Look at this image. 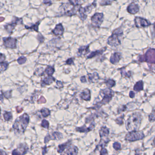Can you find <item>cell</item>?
<instances>
[{"mask_svg":"<svg viewBox=\"0 0 155 155\" xmlns=\"http://www.w3.org/2000/svg\"><path fill=\"white\" fill-rule=\"evenodd\" d=\"M142 120V116L139 112H135L131 114L126 121L127 130L130 131L138 130L139 128Z\"/></svg>","mask_w":155,"mask_h":155,"instance_id":"2","label":"cell"},{"mask_svg":"<svg viewBox=\"0 0 155 155\" xmlns=\"http://www.w3.org/2000/svg\"><path fill=\"white\" fill-rule=\"evenodd\" d=\"M3 117L4 119L6 121H9L12 118V113L11 112H6L3 114Z\"/></svg>","mask_w":155,"mask_h":155,"instance_id":"30","label":"cell"},{"mask_svg":"<svg viewBox=\"0 0 155 155\" xmlns=\"http://www.w3.org/2000/svg\"><path fill=\"white\" fill-rule=\"evenodd\" d=\"M34 74L36 76H42L44 74V72H43L42 69H41V68L37 69L35 70Z\"/></svg>","mask_w":155,"mask_h":155,"instance_id":"35","label":"cell"},{"mask_svg":"<svg viewBox=\"0 0 155 155\" xmlns=\"http://www.w3.org/2000/svg\"><path fill=\"white\" fill-rule=\"evenodd\" d=\"M40 112L41 114V115L43 117H46L49 116L51 114L50 111L46 108H43L40 111Z\"/></svg>","mask_w":155,"mask_h":155,"instance_id":"27","label":"cell"},{"mask_svg":"<svg viewBox=\"0 0 155 155\" xmlns=\"http://www.w3.org/2000/svg\"><path fill=\"white\" fill-rule=\"evenodd\" d=\"M90 52L89 50V45L82 46L79 47L78 52V56H84Z\"/></svg>","mask_w":155,"mask_h":155,"instance_id":"19","label":"cell"},{"mask_svg":"<svg viewBox=\"0 0 155 155\" xmlns=\"http://www.w3.org/2000/svg\"><path fill=\"white\" fill-rule=\"evenodd\" d=\"M78 152V147L70 143L66 148L63 152L61 153L60 155H77Z\"/></svg>","mask_w":155,"mask_h":155,"instance_id":"11","label":"cell"},{"mask_svg":"<svg viewBox=\"0 0 155 155\" xmlns=\"http://www.w3.org/2000/svg\"><path fill=\"white\" fill-rule=\"evenodd\" d=\"M103 13H96L91 18L92 25L95 27H100L103 21Z\"/></svg>","mask_w":155,"mask_h":155,"instance_id":"9","label":"cell"},{"mask_svg":"<svg viewBox=\"0 0 155 155\" xmlns=\"http://www.w3.org/2000/svg\"><path fill=\"white\" fill-rule=\"evenodd\" d=\"M62 138V134L60 132H55L51 134H48L45 138L44 140L45 143H46L48 142L51 140H60Z\"/></svg>","mask_w":155,"mask_h":155,"instance_id":"13","label":"cell"},{"mask_svg":"<svg viewBox=\"0 0 155 155\" xmlns=\"http://www.w3.org/2000/svg\"><path fill=\"white\" fill-rule=\"evenodd\" d=\"M38 103H43V102H46V100L44 98V97H43V96H42L41 97V98L40 99V100H38Z\"/></svg>","mask_w":155,"mask_h":155,"instance_id":"46","label":"cell"},{"mask_svg":"<svg viewBox=\"0 0 155 155\" xmlns=\"http://www.w3.org/2000/svg\"><path fill=\"white\" fill-rule=\"evenodd\" d=\"M64 29L62 24L59 23L56 25L55 28L52 31L53 34L55 35H61L63 34Z\"/></svg>","mask_w":155,"mask_h":155,"instance_id":"15","label":"cell"},{"mask_svg":"<svg viewBox=\"0 0 155 155\" xmlns=\"http://www.w3.org/2000/svg\"><path fill=\"white\" fill-rule=\"evenodd\" d=\"M113 1L111 0H102L101 3L100 5L101 6H105V5H110L112 2Z\"/></svg>","mask_w":155,"mask_h":155,"instance_id":"38","label":"cell"},{"mask_svg":"<svg viewBox=\"0 0 155 155\" xmlns=\"http://www.w3.org/2000/svg\"><path fill=\"white\" fill-rule=\"evenodd\" d=\"M100 136L101 138H105L108 136L109 134V129L105 127H103L101 128L99 131Z\"/></svg>","mask_w":155,"mask_h":155,"instance_id":"23","label":"cell"},{"mask_svg":"<svg viewBox=\"0 0 155 155\" xmlns=\"http://www.w3.org/2000/svg\"><path fill=\"white\" fill-rule=\"evenodd\" d=\"M9 64L7 61L0 62V72L5 71L7 69Z\"/></svg>","mask_w":155,"mask_h":155,"instance_id":"29","label":"cell"},{"mask_svg":"<svg viewBox=\"0 0 155 155\" xmlns=\"http://www.w3.org/2000/svg\"><path fill=\"white\" fill-rule=\"evenodd\" d=\"M4 46L7 48L14 49L17 47V40L11 37L3 38Z\"/></svg>","mask_w":155,"mask_h":155,"instance_id":"10","label":"cell"},{"mask_svg":"<svg viewBox=\"0 0 155 155\" xmlns=\"http://www.w3.org/2000/svg\"><path fill=\"white\" fill-rule=\"evenodd\" d=\"M80 97L86 101H89L91 100V92L87 88L85 89L80 94Z\"/></svg>","mask_w":155,"mask_h":155,"instance_id":"17","label":"cell"},{"mask_svg":"<svg viewBox=\"0 0 155 155\" xmlns=\"http://www.w3.org/2000/svg\"><path fill=\"white\" fill-rule=\"evenodd\" d=\"M153 143H154V146H155V139H154V141H153Z\"/></svg>","mask_w":155,"mask_h":155,"instance_id":"50","label":"cell"},{"mask_svg":"<svg viewBox=\"0 0 155 155\" xmlns=\"http://www.w3.org/2000/svg\"><path fill=\"white\" fill-rule=\"evenodd\" d=\"M18 24H22V19L13 17L12 22L5 25L4 26V28L8 33L11 34Z\"/></svg>","mask_w":155,"mask_h":155,"instance_id":"8","label":"cell"},{"mask_svg":"<svg viewBox=\"0 0 155 155\" xmlns=\"http://www.w3.org/2000/svg\"><path fill=\"white\" fill-rule=\"evenodd\" d=\"M88 79L90 83H94L98 81L99 79V76L97 72H94L93 73H88Z\"/></svg>","mask_w":155,"mask_h":155,"instance_id":"21","label":"cell"},{"mask_svg":"<svg viewBox=\"0 0 155 155\" xmlns=\"http://www.w3.org/2000/svg\"><path fill=\"white\" fill-rule=\"evenodd\" d=\"M116 122L118 124H120V122H121V124L123 123V118L122 116L119 117L117 119V121H116Z\"/></svg>","mask_w":155,"mask_h":155,"instance_id":"44","label":"cell"},{"mask_svg":"<svg viewBox=\"0 0 155 155\" xmlns=\"http://www.w3.org/2000/svg\"><path fill=\"white\" fill-rule=\"evenodd\" d=\"M149 120L151 122L155 121V112L153 111L152 113L149 116Z\"/></svg>","mask_w":155,"mask_h":155,"instance_id":"36","label":"cell"},{"mask_svg":"<svg viewBox=\"0 0 155 155\" xmlns=\"http://www.w3.org/2000/svg\"><path fill=\"white\" fill-rule=\"evenodd\" d=\"M108 152L106 149L105 148H102L100 152V155H107Z\"/></svg>","mask_w":155,"mask_h":155,"instance_id":"40","label":"cell"},{"mask_svg":"<svg viewBox=\"0 0 155 155\" xmlns=\"http://www.w3.org/2000/svg\"><path fill=\"white\" fill-rule=\"evenodd\" d=\"M113 147L116 150H119L121 149V144L119 143L116 142L113 144Z\"/></svg>","mask_w":155,"mask_h":155,"instance_id":"37","label":"cell"},{"mask_svg":"<svg viewBox=\"0 0 155 155\" xmlns=\"http://www.w3.org/2000/svg\"><path fill=\"white\" fill-rule=\"evenodd\" d=\"M143 89V82L142 81H138L135 85L134 90L136 92H139Z\"/></svg>","mask_w":155,"mask_h":155,"instance_id":"25","label":"cell"},{"mask_svg":"<svg viewBox=\"0 0 155 155\" xmlns=\"http://www.w3.org/2000/svg\"><path fill=\"white\" fill-rule=\"evenodd\" d=\"M40 22L38 21L37 23H36L35 24L32 25L31 26H25V28L27 29H31L35 31V32H38V26L40 24Z\"/></svg>","mask_w":155,"mask_h":155,"instance_id":"28","label":"cell"},{"mask_svg":"<svg viewBox=\"0 0 155 155\" xmlns=\"http://www.w3.org/2000/svg\"><path fill=\"white\" fill-rule=\"evenodd\" d=\"M6 57L4 55V54H3L2 53H0V62H4V61L5 60Z\"/></svg>","mask_w":155,"mask_h":155,"instance_id":"43","label":"cell"},{"mask_svg":"<svg viewBox=\"0 0 155 155\" xmlns=\"http://www.w3.org/2000/svg\"><path fill=\"white\" fill-rule=\"evenodd\" d=\"M1 155H7V154L6 153V152H3L2 150H1Z\"/></svg>","mask_w":155,"mask_h":155,"instance_id":"48","label":"cell"},{"mask_svg":"<svg viewBox=\"0 0 155 155\" xmlns=\"http://www.w3.org/2000/svg\"><path fill=\"white\" fill-rule=\"evenodd\" d=\"M11 92H12L11 90L5 92H2V91H1V92L2 94H3L4 96L7 99L10 98L11 97Z\"/></svg>","mask_w":155,"mask_h":155,"instance_id":"32","label":"cell"},{"mask_svg":"<svg viewBox=\"0 0 155 155\" xmlns=\"http://www.w3.org/2000/svg\"><path fill=\"white\" fill-rule=\"evenodd\" d=\"M0 22H2V21L4 20L5 19H4V18L2 17H0Z\"/></svg>","mask_w":155,"mask_h":155,"instance_id":"49","label":"cell"},{"mask_svg":"<svg viewBox=\"0 0 155 155\" xmlns=\"http://www.w3.org/2000/svg\"><path fill=\"white\" fill-rule=\"evenodd\" d=\"M80 81L82 83L86 82V77L85 76H82V77H81V78H80Z\"/></svg>","mask_w":155,"mask_h":155,"instance_id":"45","label":"cell"},{"mask_svg":"<svg viewBox=\"0 0 155 155\" xmlns=\"http://www.w3.org/2000/svg\"><path fill=\"white\" fill-rule=\"evenodd\" d=\"M56 86L58 88H60L63 87V85L62 82L60 81H57L56 82Z\"/></svg>","mask_w":155,"mask_h":155,"instance_id":"42","label":"cell"},{"mask_svg":"<svg viewBox=\"0 0 155 155\" xmlns=\"http://www.w3.org/2000/svg\"><path fill=\"white\" fill-rule=\"evenodd\" d=\"M129 95H130V97L131 98H134L135 95V94L134 93V92H132V91H130V93H129Z\"/></svg>","mask_w":155,"mask_h":155,"instance_id":"47","label":"cell"},{"mask_svg":"<svg viewBox=\"0 0 155 155\" xmlns=\"http://www.w3.org/2000/svg\"><path fill=\"white\" fill-rule=\"evenodd\" d=\"M70 143H71L70 141H68L64 143L59 145L58 146V150H57L58 152L60 153H61L62 152H63L65 150V149L67 147V146Z\"/></svg>","mask_w":155,"mask_h":155,"instance_id":"24","label":"cell"},{"mask_svg":"<svg viewBox=\"0 0 155 155\" xmlns=\"http://www.w3.org/2000/svg\"><path fill=\"white\" fill-rule=\"evenodd\" d=\"M106 48L105 47L102 49L97 50V51H96L95 52H92L88 55V56H87L86 59H91V58H92L96 56L97 55L102 54V53L106 51Z\"/></svg>","mask_w":155,"mask_h":155,"instance_id":"22","label":"cell"},{"mask_svg":"<svg viewBox=\"0 0 155 155\" xmlns=\"http://www.w3.org/2000/svg\"><path fill=\"white\" fill-rule=\"evenodd\" d=\"M140 61H146L150 63H155V49L148 50L144 56H140Z\"/></svg>","mask_w":155,"mask_h":155,"instance_id":"5","label":"cell"},{"mask_svg":"<svg viewBox=\"0 0 155 155\" xmlns=\"http://www.w3.org/2000/svg\"><path fill=\"white\" fill-rule=\"evenodd\" d=\"M123 35V31L121 28L114 31L112 34L108 39V44L110 46L116 47L121 44V39Z\"/></svg>","mask_w":155,"mask_h":155,"instance_id":"4","label":"cell"},{"mask_svg":"<svg viewBox=\"0 0 155 155\" xmlns=\"http://www.w3.org/2000/svg\"><path fill=\"white\" fill-rule=\"evenodd\" d=\"M95 1H94L91 5H88L86 7H81L79 10V13L80 14V17L82 21H85L87 17V14L90 13L92 10L96 7Z\"/></svg>","mask_w":155,"mask_h":155,"instance_id":"6","label":"cell"},{"mask_svg":"<svg viewBox=\"0 0 155 155\" xmlns=\"http://www.w3.org/2000/svg\"><path fill=\"white\" fill-rule=\"evenodd\" d=\"M155 155V153H154V155Z\"/></svg>","mask_w":155,"mask_h":155,"instance_id":"51","label":"cell"},{"mask_svg":"<svg viewBox=\"0 0 155 155\" xmlns=\"http://www.w3.org/2000/svg\"><path fill=\"white\" fill-rule=\"evenodd\" d=\"M37 39L40 43H42L44 41V37L41 34H39L37 35Z\"/></svg>","mask_w":155,"mask_h":155,"instance_id":"41","label":"cell"},{"mask_svg":"<svg viewBox=\"0 0 155 155\" xmlns=\"http://www.w3.org/2000/svg\"><path fill=\"white\" fill-rule=\"evenodd\" d=\"M95 127V124L94 121L92 122L90 125L88 127H86V125L79 127H77L76 129V131L80 132H88L94 129Z\"/></svg>","mask_w":155,"mask_h":155,"instance_id":"14","label":"cell"},{"mask_svg":"<svg viewBox=\"0 0 155 155\" xmlns=\"http://www.w3.org/2000/svg\"><path fill=\"white\" fill-rule=\"evenodd\" d=\"M127 10L128 12L130 14H135L138 12L139 8L137 4L131 3L128 6Z\"/></svg>","mask_w":155,"mask_h":155,"instance_id":"18","label":"cell"},{"mask_svg":"<svg viewBox=\"0 0 155 155\" xmlns=\"http://www.w3.org/2000/svg\"><path fill=\"white\" fill-rule=\"evenodd\" d=\"M115 81L113 80H108L106 81V84L107 87L109 88H112L115 85Z\"/></svg>","mask_w":155,"mask_h":155,"instance_id":"31","label":"cell"},{"mask_svg":"<svg viewBox=\"0 0 155 155\" xmlns=\"http://www.w3.org/2000/svg\"><path fill=\"white\" fill-rule=\"evenodd\" d=\"M29 116L27 113H24L15 120L13 125V128L18 133L25 132L29 123Z\"/></svg>","mask_w":155,"mask_h":155,"instance_id":"1","label":"cell"},{"mask_svg":"<svg viewBox=\"0 0 155 155\" xmlns=\"http://www.w3.org/2000/svg\"><path fill=\"white\" fill-rule=\"evenodd\" d=\"M17 61L18 63L20 65L23 64L26 62V57H25L24 56H21L18 59Z\"/></svg>","mask_w":155,"mask_h":155,"instance_id":"33","label":"cell"},{"mask_svg":"<svg viewBox=\"0 0 155 155\" xmlns=\"http://www.w3.org/2000/svg\"><path fill=\"white\" fill-rule=\"evenodd\" d=\"M100 94L103 95V98L102 101L98 102L92 109H97L100 108L101 106L109 103L112 100L114 95V92L109 88H106L101 91Z\"/></svg>","mask_w":155,"mask_h":155,"instance_id":"3","label":"cell"},{"mask_svg":"<svg viewBox=\"0 0 155 155\" xmlns=\"http://www.w3.org/2000/svg\"><path fill=\"white\" fill-rule=\"evenodd\" d=\"M46 74H47L49 76H51L55 72V69L53 67L51 66H48L46 67L45 70L44 71Z\"/></svg>","mask_w":155,"mask_h":155,"instance_id":"26","label":"cell"},{"mask_svg":"<svg viewBox=\"0 0 155 155\" xmlns=\"http://www.w3.org/2000/svg\"><path fill=\"white\" fill-rule=\"evenodd\" d=\"M121 58V54L119 52L113 53L110 58V61L113 64H116L118 63Z\"/></svg>","mask_w":155,"mask_h":155,"instance_id":"20","label":"cell"},{"mask_svg":"<svg viewBox=\"0 0 155 155\" xmlns=\"http://www.w3.org/2000/svg\"><path fill=\"white\" fill-rule=\"evenodd\" d=\"M41 125H42V126L43 127L46 128V129H48L49 128V122H48V121H47L44 119V120H42Z\"/></svg>","mask_w":155,"mask_h":155,"instance_id":"34","label":"cell"},{"mask_svg":"<svg viewBox=\"0 0 155 155\" xmlns=\"http://www.w3.org/2000/svg\"><path fill=\"white\" fill-rule=\"evenodd\" d=\"M74 58H69L66 61V64L67 65H71L72 64L74 65Z\"/></svg>","mask_w":155,"mask_h":155,"instance_id":"39","label":"cell"},{"mask_svg":"<svg viewBox=\"0 0 155 155\" xmlns=\"http://www.w3.org/2000/svg\"><path fill=\"white\" fill-rule=\"evenodd\" d=\"M144 138V135L142 131H132L129 132L126 137V139L127 141H133L142 139Z\"/></svg>","mask_w":155,"mask_h":155,"instance_id":"7","label":"cell"},{"mask_svg":"<svg viewBox=\"0 0 155 155\" xmlns=\"http://www.w3.org/2000/svg\"><path fill=\"white\" fill-rule=\"evenodd\" d=\"M56 79L52 76H48L44 78L41 81V86L42 87L45 86L46 85H50L55 81Z\"/></svg>","mask_w":155,"mask_h":155,"instance_id":"16","label":"cell"},{"mask_svg":"<svg viewBox=\"0 0 155 155\" xmlns=\"http://www.w3.org/2000/svg\"><path fill=\"white\" fill-rule=\"evenodd\" d=\"M135 25L137 27H145L151 25L149 21L143 18L136 17L135 19Z\"/></svg>","mask_w":155,"mask_h":155,"instance_id":"12","label":"cell"}]
</instances>
